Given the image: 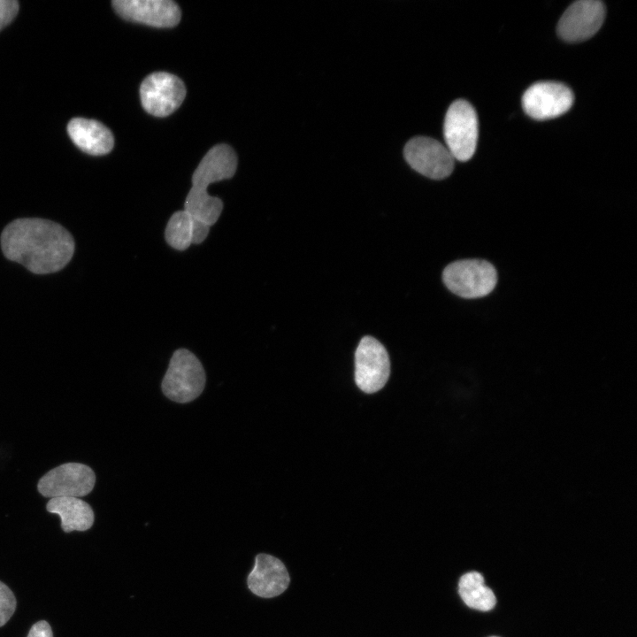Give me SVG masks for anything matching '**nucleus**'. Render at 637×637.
<instances>
[{
  "label": "nucleus",
  "mask_w": 637,
  "mask_h": 637,
  "mask_svg": "<svg viewBox=\"0 0 637 637\" xmlns=\"http://www.w3.org/2000/svg\"><path fill=\"white\" fill-rule=\"evenodd\" d=\"M96 474L88 465L65 463L45 473L37 489L44 497H81L89 494L95 486Z\"/></svg>",
  "instance_id": "6"
},
{
  "label": "nucleus",
  "mask_w": 637,
  "mask_h": 637,
  "mask_svg": "<svg viewBox=\"0 0 637 637\" xmlns=\"http://www.w3.org/2000/svg\"><path fill=\"white\" fill-rule=\"evenodd\" d=\"M446 147L454 159L464 162L474 154L478 140V118L465 100H457L449 107L443 127Z\"/></svg>",
  "instance_id": "5"
},
{
  "label": "nucleus",
  "mask_w": 637,
  "mask_h": 637,
  "mask_svg": "<svg viewBox=\"0 0 637 637\" xmlns=\"http://www.w3.org/2000/svg\"><path fill=\"white\" fill-rule=\"evenodd\" d=\"M447 288L466 299L480 298L490 294L497 283L495 266L483 259H463L448 265L442 272Z\"/></svg>",
  "instance_id": "4"
},
{
  "label": "nucleus",
  "mask_w": 637,
  "mask_h": 637,
  "mask_svg": "<svg viewBox=\"0 0 637 637\" xmlns=\"http://www.w3.org/2000/svg\"><path fill=\"white\" fill-rule=\"evenodd\" d=\"M165 241L174 249H187L193 240V219L185 211H177L169 219L165 231Z\"/></svg>",
  "instance_id": "17"
},
{
  "label": "nucleus",
  "mask_w": 637,
  "mask_h": 637,
  "mask_svg": "<svg viewBox=\"0 0 637 637\" xmlns=\"http://www.w3.org/2000/svg\"><path fill=\"white\" fill-rule=\"evenodd\" d=\"M5 257L37 274L64 268L74 252V241L61 225L38 218L14 219L1 234Z\"/></svg>",
  "instance_id": "1"
},
{
  "label": "nucleus",
  "mask_w": 637,
  "mask_h": 637,
  "mask_svg": "<svg viewBox=\"0 0 637 637\" xmlns=\"http://www.w3.org/2000/svg\"><path fill=\"white\" fill-rule=\"evenodd\" d=\"M50 513L58 514L61 518V527L65 533L86 531L94 523V511L90 505L78 497L50 498L46 505Z\"/></svg>",
  "instance_id": "15"
},
{
  "label": "nucleus",
  "mask_w": 637,
  "mask_h": 637,
  "mask_svg": "<svg viewBox=\"0 0 637 637\" xmlns=\"http://www.w3.org/2000/svg\"><path fill=\"white\" fill-rule=\"evenodd\" d=\"M236 168L237 157L229 145L218 144L210 149L192 175V187L187 195L184 211L210 227L214 225L223 210V202L209 196L207 187L232 178Z\"/></svg>",
  "instance_id": "2"
},
{
  "label": "nucleus",
  "mask_w": 637,
  "mask_h": 637,
  "mask_svg": "<svg viewBox=\"0 0 637 637\" xmlns=\"http://www.w3.org/2000/svg\"><path fill=\"white\" fill-rule=\"evenodd\" d=\"M404 157L415 171L433 180L447 178L454 168V157L447 147L429 137L410 140L404 147Z\"/></svg>",
  "instance_id": "9"
},
{
  "label": "nucleus",
  "mask_w": 637,
  "mask_h": 637,
  "mask_svg": "<svg viewBox=\"0 0 637 637\" xmlns=\"http://www.w3.org/2000/svg\"><path fill=\"white\" fill-rule=\"evenodd\" d=\"M112 6L127 20L157 27H174L181 17L178 4L171 0H114Z\"/></svg>",
  "instance_id": "12"
},
{
  "label": "nucleus",
  "mask_w": 637,
  "mask_h": 637,
  "mask_svg": "<svg viewBox=\"0 0 637 637\" xmlns=\"http://www.w3.org/2000/svg\"><path fill=\"white\" fill-rule=\"evenodd\" d=\"M574 96L564 84L541 81L530 86L523 95L524 111L538 120L556 118L565 113L572 105Z\"/></svg>",
  "instance_id": "10"
},
{
  "label": "nucleus",
  "mask_w": 637,
  "mask_h": 637,
  "mask_svg": "<svg viewBox=\"0 0 637 637\" xmlns=\"http://www.w3.org/2000/svg\"><path fill=\"white\" fill-rule=\"evenodd\" d=\"M141 102L144 110L156 117L173 113L182 104L186 88L177 76L157 72L148 75L140 87Z\"/></svg>",
  "instance_id": "8"
},
{
  "label": "nucleus",
  "mask_w": 637,
  "mask_h": 637,
  "mask_svg": "<svg viewBox=\"0 0 637 637\" xmlns=\"http://www.w3.org/2000/svg\"><path fill=\"white\" fill-rule=\"evenodd\" d=\"M458 593L464 603L474 610L488 611L496 603L491 588L484 583V578L478 572L464 573L458 582Z\"/></svg>",
  "instance_id": "16"
},
{
  "label": "nucleus",
  "mask_w": 637,
  "mask_h": 637,
  "mask_svg": "<svg viewBox=\"0 0 637 637\" xmlns=\"http://www.w3.org/2000/svg\"><path fill=\"white\" fill-rule=\"evenodd\" d=\"M355 367V380L359 389L367 394L381 389L390 374L385 347L372 336L363 337L356 349Z\"/></svg>",
  "instance_id": "7"
},
{
  "label": "nucleus",
  "mask_w": 637,
  "mask_h": 637,
  "mask_svg": "<svg viewBox=\"0 0 637 637\" xmlns=\"http://www.w3.org/2000/svg\"><path fill=\"white\" fill-rule=\"evenodd\" d=\"M205 380V372L200 360L191 351L181 348L173 352L161 388L170 400L186 403L202 394Z\"/></svg>",
  "instance_id": "3"
},
{
  "label": "nucleus",
  "mask_w": 637,
  "mask_h": 637,
  "mask_svg": "<svg viewBox=\"0 0 637 637\" xmlns=\"http://www.w3.org/2000/svg\"><path fill=\"white\" fill-rule=\"evenodd\" d=\"M210 226L206 224L193 219V240L192 244L202 243L208 236Z\"/></svg>",
  "instance_id": "20"
},
{
  "label": "nucleus",
  "mask_w": 637,
  "mask_h": 637,
  "mask_svg": "<svg viewBox=\"0 0 637 637\" xmlns=\"http://www.w3.org/2000/svg\"><path fill=\"white\" fill-rule=\"evenodd\" d=\"M16 609V598L12 591L0 581V627L5 625Z\"/></svg>",
  "instance_id": "18"
},
{
  "label": "nucleus",
  "mask_w": 637,
  "mask_h": 637,
  "mask_svg": "<svg viewBox=\"0 0 637 637\" xmlns=\"http://www.w3.org/2000/svg\"><path fill=\"white\" fill-rule=\"evenodd\" d=\"M605 6L597 0H580L571 4L557 25V34L564 41L580 42L592 37L602 27Z\"/></svg>",
  "instance_id": "11"
},
{
  "label": "nucleus",
  "mask_w": 637,
  "mask_h": 637,
  "mask_svg": "<svg viewBox=\"0 0 637 637\" xmlns=\"http://www.w3.org/2000/svg\"><path fill=\"white\" fill-rule=\"evenodd\" d=\"M67 132L74 144L90 155L107 154L114 145L111 132L94 119L74 118L68 123Z\"/></svg>",
  "instance_id": "14"
},
{
  "label": "nucleus",
  "mask_w": 637,
  "mask_h": 637,
  "mask_svg": "<svg viewBox=\"0 0 637 637\" xmlns=\"http://www.w3.org/2000/svg\"><path fill=\"white\" fill-rule=\"evenodd\" d=\"M290 581L284 564L269 554H257L255 564L247 578L249 589L262 598H272L282 594Z\"/></svg>",
  "instance_id": "13"
},
{
  "label": "nucleus",
  "mask_w": 637,
  "mask_h": 637,
  "mask_svg": "<svg viewBox=\"0 0 637 637\" xmlns=\"http://www.w3.org/2000/svg\"><path fill=\"white\" fill-rule=\"evenodd\" d=\"M27 637H53V633L49 623L42 620L32 625Z\"/></svg>",
  "instance_id": "21"
},
{
  "label": "nucleus",
  "mask_w": 637,
  "mask_h": 637,
  "mask_svg": "<svg viewBox=\"0 0 637 637\" xmlns=\"http://www.w3.org/2000/svg\"><path fill=\"white\" fill-rule=\"evenodd\" d=\"M491 637H497V636H491Z\"/></svg>",
  "instance_id": "22"
},
{
  "label": "nucleus",
  "mask_w": 637,
  "mask_h": 637,
  "mask_svg": "<svg viewBox=\"0 0 637 637\" xmlns=\"http://www.w3.org/2000/svg\"><path fill=\"white\" fill-rule=\"evenodd\" d=\"M19 12L16 0H0V30L9 25Z\"/></svg>",
  "instance_id": "19"
}]
</instances>
